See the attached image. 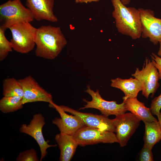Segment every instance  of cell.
<instances>
[{
  "mask_svg": "<svg viewBox=\"0 0 161 161\" xmlns=\"http://www.w3.org/2000/svg\"><path fill=\"white\" fill-rule=\"evenodd\" d=\"M16 161H38L36 151L31 149L22 151L19 153L17 157Z\"/></svg>",
  "mask_w": 161,
  "mask_h": 161,
  "instance_id": "22",
  "label": "cell"
},
{
  "mask_svg": "<svg viewBox=\"0 0 161 161\" xmlns=\"http://www.w3.org/2000/svg\"><path fill=\"white\" fill-rule=\"evenodd\" d=\"M72 136L78 145L82 146L100 143H118L114 132L86 126L79 129Z\"/></svg>",
  "mask_w": 161,
  "mask_h": 161,
  "instance_id": "6",
  "label": "cell"
},
{
  "mask_svg": "<svg viewBox=\"0 0 161 161\" xmlns=\"http://www.w3.org/2000/svg\"><path fill=\"white\" fill-rule=\"evenodd\" d=\"M100 0H75L76 3H88L92 2H97Z\"/></svg>",
  "mask_w": 161,
  "mask_h": 161,
  "instance_id": "26",
  "label": "cell"
},
{
  "mask_svg": "<svg viewBox=\"0 0 161 161\" xmlns=\"http://www.w3.org/2000/svg\"><path fill=\"white\" fill-rule=\"evenodd\" d=\"M45 124V120L43 115L40 113H38L33 115L28 125L22 124L20 128V132L31 136L37 142L41 152V161L46 156L47 153V150L48 148L56 146V145L48 144L49 140L46 141L45 140L42 130Z\"/></svg>",
  "mask_w": 161,
  "mask_h": 161,
  "instance_id": "10",
  "label": "cell"
},
{
  "mask_svg": "<svg viewBox=\"0 0 161 161\" xmlns=\"http://www.w3.org/2000/svg\"><path fill=\"white\" fill-rule=\"evenodd\" d=\"M144 144L152 149L161 140V128L158 121L144 123Z\"/></svg>",
  "mask_w": 161,
  "mask_h": 161,
  "instance_id": "18",
  "label": "cell"
},
{
  "mask_svg": "<svg viewBox=\"0 0 161 161\" xmlns=\"http://www.w3.org/2000/svg\"><path fill=\"white\" fill-rule=\"evenodd\" d=\"M141 24V36L149 38L154 45L161 40V19L156 17L154 11L150 9H138Z\"/></svg>",
  "mask_w": 161,
  "mask_h": 161,
  "instance_id": "9",
  "label": "cell"
},
{
  "mask_svg": "<svg viewBox=\"0 0 161 161\" xmlns=\"http://www.w3.org/2000/svg\"><path fill=\"white\" fill-rule=\"evenodd\" d=\"M22 98L18 96H4L0 100V110L4 113L13 112L23 108Z\"/></svg>",
  "mask_w": 161,
  "mask_h": 161,
  "instance_id": "20",
  "label": "cell"
},
{
  "mask_svg": "<svg viewBox=\"0 0 161 161\" xmlns=\"http://www.w3.org/2000/svg\"><path fill=\"white\" fill-rule=\"evenodd\" d=\"M54 2L55 0H26V5L34 19L54 23L58 21L53 12Z\"/></svg>",
  "mask_w": 161,
  "mask_h": 161,
  "instance_id": "14",
  "label": "cell"
},
{
  "mask_svg": "<svg viewBox=\"0 0 161 161\" xmlns=\"http://www.w3.org/2000/svg\"><path fill=\"white\" fill-rule=\"evenodd\" d=\"M50 107L54 108L60 114L61 118L56 117L52 121L60 132L72 136L79 129L85 126L82 120L75 115H69L53 102L49 103Z\"/></svg>",
  "mask_w": 161,
  "mask_h": 161,
  "instance_id": "13",
  "label": "cell"
},
{
  "mask_svg": "<svg viewBox=\"0 0 161 161\" xmlns=\"http://www.w3.org/2000/svg\"><path fill=\"white\" fill-rule=\"evenodd\" d=\"M30 22H23L8 27L11 31L10 40L13 49L21 54H26L32 50L35 45V37L37 28Z\"/></svg>",
  "mask_w": 161,
  "mask_h": 161,
  "instance_id": "3",
  "label": "cell"
},
{
  "mask_svg": "<svg viewBox=\"0 0 161 161\" xmlns=\"http://www.w3.org/2000/svg\"><path fill=\"white\" fill-rule=\"evenodd\" d=\"M87 87L85 92L91 96L92 100L89 101L86 99H83V101L86 104L84 107L80 108L79 110L88 108L95 109L100 111L103 115L107 117L110 115L116 116L122 114L127 111L124 102L118 104L115 101L106 100L101 97L98 89L95 92L91 89L89 85H88Z\"/></svg>",
  "mask_w": 161,
  "mask_h": 161,
  "instance_id": "7",
  "label": "cell"
},
{
  "mask_svg": "<svg viewBox=\"0 0 161 161\" xmlns=\"http://www.w3.org/2000/svg\"><path fill=\"white\" fill-rule=\"evenodd\" d=\"M140 120L131 112L116 116L113 119L116 135L120 146H125L138 127Z\"/></svg>",
  "mask_w": 161,
  "mask_h": 161,
  "instance_id": "8",
  "label": "cell"
},
{
  "mask_svg": "<svg viewBox=\"0 0 161 161\" xmlns=\"http://www.w3.org/2000/svg\"><path fill=\"white\" fill-rule=\"evenodd\" d=\"M159 43L160 44V47L157 55L158 56L161 57V40L159 41Z\"/></svg>",
  "mask_w": 161,
  "mask_h": 161,
  "instance_id": "27",
  "label": "cell"
},
{
  "mask_svg": "<svg viewBox=\"0 0 161 161\" xmlns=\"http://www.w3.org/2000/svg\"><path fill=\"white\" fill-rule=\"evenodd\" d=\"M139 159L141 161H153L152 149L144 145L140 153Z\"/></svg>",
  "mask_w": 161,
  "mask_h": 161,
  "instance_id": "23",
  "label": "cell"
},
{
  "mask_svg": "<svg viewBox=\"0 0 161 161\" xmlns=\"http://www.w3.org/2000/svg\"><path fill=\"white\" fill-rule=\"evenodd\" d=\"M157 116L161 128V113L160 112Z\"/></svg>",
  "mask_w": 161,
  "mask_h": 161,
  "instance_id": "29",
  "label": "cell"
},
{
  "mask_svg": "<svg viewBox=\"0 0 161 161\" xmlns=\"http://www.w3.org/2000/svg\"><path fill=\"white\" fill-rule=\"evenodd\" d=\"M2 87L4 96H18L23 98V90L18 80L13 78H6L3 81Z\"/></svg>",
  "mask_w": 161,
  "mask_h": 161,
  "instance_id": "19",
  "label": "cell"
},
{
  "mask_svg": "<svg viewBox=\"0 0 161 161\" xmlns=\"http://www.w3.org/2000/svg\"><path fill=\"white\" fill-rule=\"evenodd\" d=\"M35 42L36 56L49 60L56 58L67 43L61 28L50 25L37 28Z\"/></svg>",
  "mask_w": 161,
  "mask_h": 161,
  "instance_id": "1",
  "label": "cell"
},
{
  "mask_svg": "<svg viewBox=\"0 0 161 161\" xmlns=\"http://www.w3.org/2000/svg\"><path fill=\"white\" fill-rule=\"evenodd\" d=\"M111 0L114 8L112 15L118 32L133 39L140 38L142 28L139 9L127 7L121 0Z\"/></svg>",
  "mask_w": 161,
  "mask_h": 161,
  "instance_id": "2",
  "label": "cell"
},
{
  "mask_svg": "<svg viewBox=\"0 0 161 161\" xmlns=\"http://www.w3.org/2000/svg\"><path fill=\"white\" fill-rule=\"evenodd\" d=\"M122 2L125 5H127L129 4L131 0H121Z\"/></svg>",
  "mask_w": 161,
  "mask_h": 161,
  "instance_id": "28",
  "label": "cell"
},
{
  "mask_svg": "<svg viewBox=\"0 0 161 161\" xmlns=\"http://www.w3.org/2000/svg\"><path fill=\"white\" fill-rule=\"evenodd\" d=\"M18 80L24 92L22 100L23 104L38 101L49 103L53 102L51 94L41 87L32 76H27Z\"/></svg>",
  "mask_w": 161,
  "mask_h": 161,
  "instance_id": "11",
  "label": "cell"
},
{
  "mask_svg": "<svg viewBox=\"0 0 161 161\" xmlns=\"http://www.w3.org/2000/svg\"><path fill=\"white\" fill-rule=\"evenodd\" d=\"M59 106L64 111L79 117L82 120L85 126L97 128L102 130L115 132L113 119H109L103 115L82 112L64 105Z\"/></svg>",
  "mask_w": 161,
  "mask_h": 161,
  "instance_id": "12",
  "label": "cell"
},
{
  "mask_svg": "<svg viewBox=\"0 0 161 161\" xmlns=\"http://www.w3.org/2000/svg\"><path fill=\"white\" fill-rule=\"evenodd\" d=\"M127 110L129 111L144 123L158 120L152 114L150 108L146 107L144 103L139 101L137 97L123 99Z\"/></svg>",
  "mask_w": 161,
  "mask_h": 161,
  "instance_id": "16",
  "label": "cell"
},
{
  "mask_svg": "<svg viewBox=\"0 0 161 161\" xmlns=\"http://www.w3.org/2000/svg\"><path fill=\"white\" fill-rule=\"evenodd\" d=\"M55 140L60 151L59 160L70 161L78 145L72 136L60 132L55 136Z\"/></svg>",
  "mask_w": 161,
  "mask_h": 161,
  "instance_id": "15",
  "label": "cell"
},
{
  "mask_svg": "<svg viewBox=\"0 0 161 161\" xmlns=\"http://www.w3.org/2000/svg\"><path fill=\"white\" fill-rule=\"evenodd\" d=\"M151 56V61L158 71L159 79L161 80V57L153 52Z\"/></svg>",
  "mask_w": 161,
  "mask_h": 161,
  "instance_id": "25",
  "label": "cell"
},
{
  "mask_svg": "<svg viewBox=\"0 0 161 161\" xmlns=\"http://www.w3.org/2000/svg\"><path fill=\"white\" fill-rule=\"evenodd\" d=\"M7 28L4 26H0V61L4 60L9 53L12 51L11 44L7 39L5 32Z\"/></svg>",
  "mask_w": 161,
  "mask_h": 161,
  "instance_id": "21",
  "label": "cell"
},
{
  "mask_svg": "<svg viewBox=\"0 0 161 161\" xmlns=\"http://www.w3.org/2000/svg\"><path fill=\"white\" fill-rule=\"evenodd\" d=\"M111 81L112 87L119 89L124 93L125 96L123 99L136 97L142 90L139 82L135 78L128 79L117 78L112 79Z\"/></svg>",
  "mask_w": 161,
  "mask_h": 161,
  "instance_id": "17",
  "label": "cell"
},
{
  "mask_svg": "<svg viewBox=\"0 0 161 161\" xmlns=\"http://www.w3.org/2000/svg\"><path fill=\"white\" fill-rule=\"evenodd\" d=\"M139 82L141 86L142 95L148 99L149 95L153 97L160 86L158 71L151 61L146 58L142 69L136 68L135 72L131 74Z\"/></svg>",
  "mask_w": 161,
  "mask_h": 161,
  "instance_id": "5",
  "label": "cell"
},
{
  "mask_svg": "<svg viewBox=\"0 0 161 161\" xmlns=\"http://www.w3.org/2000/svg\"><path fill=\"white\" fill-rule=\"evenodd\" d=\"M34 19L30 10L21 0H9L0 5V25L7 28L21 22H30Z\"/></svg>",
  "mask_w": 161,
  "mask_h": 161,
  "instance_id": "4",
  "label": "cell"
},
{
  "mask_svg": "<svg viewBox=\"0 0 161 161\" xmlns=\"http://www.w3.org/2000/svg\"><path fill=\"white\" fill-rule=\"evenodd\" d=\"M150 108L153 115L157 116L160 113L161 108V93L152 100Z\"/></svg>",
  "mask_w": 161,
  "mask_h": 161,
  "instance_id": "24",
  "label": "cell"
}]
</instances>
